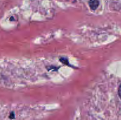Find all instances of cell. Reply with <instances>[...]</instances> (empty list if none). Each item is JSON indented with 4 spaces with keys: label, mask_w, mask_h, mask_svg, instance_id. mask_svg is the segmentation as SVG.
Masks as SVG:
<instances>
[{
    "label": "cell",
    "mask_w": 121,
    "mask_h": 120,
    "mask_svg": "<svg viewBox=\"0 0 121 120\" xmlns=\"http://www.w3.org/2000/svg\"><path fill=\"white\" fill-rule=\"evenodd\" d=\"M99 5V0H92L89 2L90 8L92 10H96Z\"/></svg>",
    "instance_id": "1"
},
{
    "label": "cell",
    "mask_w": 121,
    "mask_h": 120,
    "mask_svg": "<svg viewBox=\"0 0 121 120\" xmlns=\"http://www.w3.org/2000/svg\"><path fill=\"white\" fill-rule=\"evenodd\" d=\"M9 118L11 120H13V119L15 118V114H14V112H11L10 113V114L9 115Z\"/></svg>",
    "instance_id": "2"
},
{
    "label": "cell",
    "mask_w": 121,
    "mask_h": 120,
    "mask_svg": "<svg viewBox=\"0 0 121 120\" xmlns=\"http://www.w3.org/2000/svg\"><path fill=\"white\" fill-rule=\"evenodd\" d=\"M118 95L121 99V84L119 85V88H118Z\"/></svg>",
    "instance_id": "3"
},
{
    "label": "cell",
    "mask_w": 121,
    "mask_h": 120,
    "mask_svg": "<svg viewBox=\"0 0 121 120\" xmlns=\"http://www.w3.org/2000/svg\"><path fill=\"white\" fill-rule=\"evenodd\" d=\"M90 1H92V0H90Z\"/></svg>",
    "instance_id": "4"
}]
</instances>
